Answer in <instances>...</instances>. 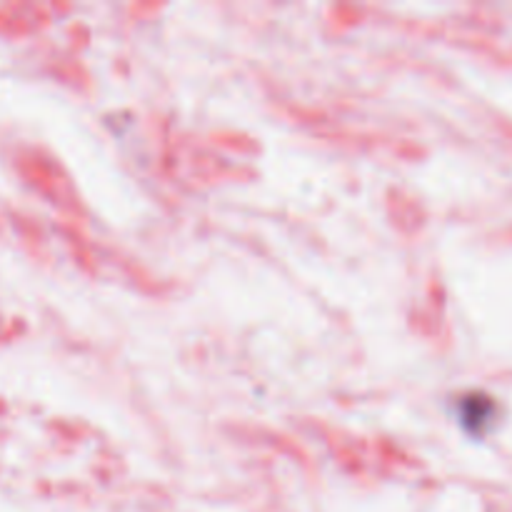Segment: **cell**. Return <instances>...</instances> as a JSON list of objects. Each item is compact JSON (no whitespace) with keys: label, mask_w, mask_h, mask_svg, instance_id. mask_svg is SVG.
I'll return each instance as SVG.
<instances>
[{"label":"cell","mask_w":512,"mask_h":512,"mask_svg":"<svg viewBox=\"0 0 512 512\" xmlns=\"http://www.w3.org/2000/svg\"><path fill=\"white\" fill-rule=\"evenodd\" d=\"M455 418H458L460 428L465 433L475 435V438H483L490 430L495 428V420H498V403L495 398L485 393H470L463 395L458 400V410H455Z\"/></svg>","instance_id":"cell-1"}]
</instances>
